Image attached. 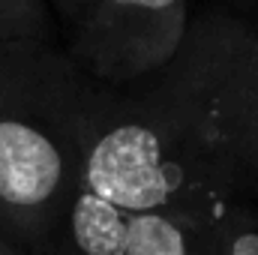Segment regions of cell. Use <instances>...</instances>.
<instances>
[{
  "instance_id": "9c48e42d",
  "label": "cell",
  "mask_w": 258,
  "mask_h": 255,
  "mask_svg": "<svg viewBox=\"0 0 258 255\" xmlns=\"http://www.w3.org/2000/svg\"><path fill=\"white\" fill-rule=\"evenodd\" d=\"M216 3H222V6H231V9H237V12H243V15H258V0H216Z\"/></svg>"
},
{
  "instance_id": "6da1fadb",
  "label": "cell",
  "mask_w": 258,
  "mask_h": 255,
  "mask_svg": "<svg viewBox=\"0 0 258 255\" xmlns=\"http://www.w3.org/2000/svg\"><path fill=\"white\" fill-rule=\"evenodd\" d=\"M81 186L129 213L255 204V18L222 3L192 9L165 66L123 87L99 84Z\"/></svg>"
},
{
  "instance_id": "7a4b0ae2",
  "label": "cell",
  "mask_w": 258,
  "mask_h": 255,
  "mask_svg": "<svg viewBox=\"0 0 258 255\" xmlns=\"http://www.w3.org/2000/svg\"><path fill=\"white\" fill-rule=\"evenodd\" d=\"M99 81L57 42H0V234L51 255L81 186Z\"/></svg>"
},
{
  "instance_id": "ba28073f",
  "label": "cell",
  "mask_w": 258,
  "mask_h": 255,
  "mask_svg": "<svg viewBox=\"0 0 258 255\" xmlns=\"http://www.w3.org/2000/svg\"><path fill=\"white\" fill-rule=\"evenodd\" d=\"M51 3H54L60 21L66 24V30L81 18V12H84V6H87V0H51Z\"/></svg>"
},
{
  "instance_id": "30bf717a",
  "label": "cell",
  "mask_w": 258,
  "mask_h": 255,
  "mask_svg": "<svg viewBox=\"0 0 258 255\" xmlns=\"http://www.w3.org/2000/svg\"><path fill=\"white\" fill-rule=\"evenodd\" d=\"M0 255H27V252H21V249H18L15 243H9V240H6V237L0 234Z\"/></svg>"
},
{
  "instance_id": "3957f363",
  "label": "cell",
  "mask_w": 258,
  "mask_h": 255,
  "mask_svg": "<svg viewBox=\"0 0 258 255\" xmlns=\"http://www.w3.org/2000/svg\"><path fill=\"white\" fill-rule=\"evenodd\" d=\"M189 18V0H87L63 51L93 81L123 87L177 54Z\"/></svg>"
},
{
  "instance_id": "52a82bcc",
  "label": "cell",
  "mask_w": 258,
  "mask_h": 255,
  "mask_svg": "<svg viewBox=\"0 0 258 255\" xmlns=\"http://www.w3.org/2000/svg\"><path fill=\"white\" fill-rule=\"evenodd\" d=\"M216 255H258V204H234L219 213Z\"/></svg>"
},
{
  "instance_id": "5b68a950",
  "label": "cell",
  "mask_w": 258,
  "mask_h": 255,
  "mask_svg": "<svg viewBox=\"0 0 258 255\" xmlns=\"http://www.w3.org/2000/svg\"><path fill=\"white\" fill-rule=\"evenodd\" d=\"M216 225L219 213L138 210L123 255H216Z\"/></svg>"
},
{
  "instance_id": "8992f818",
  "label": "cell",
  "mask_w": 258,
  "mask_h": 255,
  "mask_svg": "<svg viewBox=\"0 0 258 255\" xmlns=\"http://www.w3.org/2000/svg\"><path fill=\"white\" fill-rule=\"evenodd\" d=\"M0 42H54L45 0H0Z\"/></svg>"
},
{
  "instance_id": "277c9868",
  "label": "cell",
  "mask_w": 258,
  "mask_h": 255,
  "mask_svg": "<svg viewBox=\"0 0 258 255\" xmlns=\"http://www.w3.org/2000/svg\"><path fill=\"white\" fill-rule=\"evenodd\" d=\"M129 216V210L78 186L57 225L51 255H123Z\"/></svg>"
}]
</instances>
